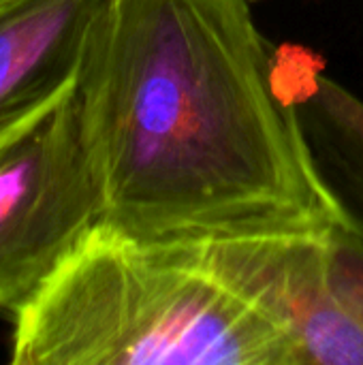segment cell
<instances>
[{"instance_id":"obj_1","label":"cell","mask_w":363,"mask_h":365,"mask_svg":"<svg viewBox=\"0 0 363 365\" xmlns=\"http://www.w3.org/2000/svg\"><path fill=\"white\" fill-rule=\"evenodd\" d=\"M77 98L101 220L163 240L344 222L250 0H101Z\"/></svg>"},{"instance_id":"obj_2","label":"cell","mask_w":363,"mask_h":365,"mask_svg":"<svg viewBox=\"0 0 363 365\" xmlns=\"http://www.w3.org/2000/svg\"><path fill=\"white\" fill-rule=\"evenodd\" d=\"M13 365H306L293 331L197 240L96 220L13 312Z\"/></svg>"},{"instance_id":"obj_3","label":"cell","mask_w":363,"mask_h":365,"mask_svg":"<svg viewBox=\"0 0 363 365\" xmlns=\"http://www.w3.org/2000/svg\"><path fill=\"white\" fill-rule=\"evenodd\" d=\"M96 220L75 86L0 141V312L21 308Z\"/></svg>"},{"instance_id":"obj_4","label":"cell","mask_w":363,"mask_h":365,"mask_svg":"<svg viewBox=\"0 0 363 365\" xmlns=\"http://www.w3.org/2000/svg\"><path fill=\"white\" fill-rule=\"evenodd\" d=\"M101 0H21L0 9V141L77 86Z\"/></svg>"},{"instance_id":"obj_5","label":"cell","mask_w":363,"mask_h":365,"mask_svg":"<svg viewBox=\"0 0 363 365\" xmlns=\"http://www.w3.org/2000/svg\"><path fill=\"white\" fill-rule=\"evenodd\" d=\"M291 327L306 365H363V242L344 222L325 231L321 267Z\"/></svg>"},{"instance_id":"obj_6","label":"cell","mask_w":363,"mask_h":365,"mask_svg":"<svg viewBox=\"0 0 363 365\" xmlns=\"http://www.w3.org/2000/svg\"><path fill=\"white\" fill-rule=\"evenodd\" d=\"M295 107L323 186L363 242V101L336 79L317 75Z\"/></svg>"},{"instance_id":"obj_7","label":"cell","mask_w":363,"mask_h":365,"mask_svg":"<svg viewBox=\"0 0 363 365\" xmlns=\"http://www.w3.org/2000/svg\"><path fill=\"white\" fill-rule=\"evenodd\" d=\"M15 2H21V0H0V9L11 6V4H15Z\"/></svg>"},{"instance_id":"obj_8","label":"cell","mask_w":363,"mask_h":365,"mask_svg":"<svg viewBox=\"0 0 363 365\" xmlns=\"http://www.w3.org/2000/svg\"><path fill=\"white\" fill-rule=\"evenodd\" d=\"M250 2H257V0H250Z\"/></svg>"}]
</instances>
